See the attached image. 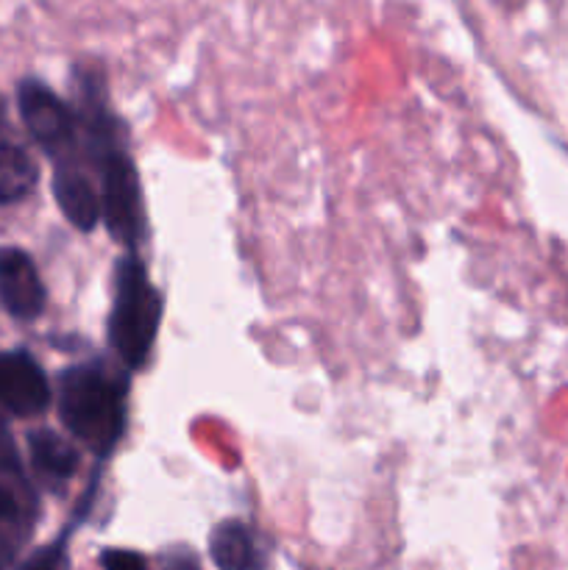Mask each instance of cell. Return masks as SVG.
Here are the masks:
<instances>
[{
  "instance_id": "6da1fadb",
  "label": "cell",
  "mask_w": 568,
  "mask_h": 570,
  "mask_svg": "<svg viewBox=\"0 0 568 570\" xmlns=\"http://www.w3.org/2000/svg\"><path fill=\"white\" fill-rule=\"evenodd\" d=\"M59 415L72 438L106 456L126 432V387L100 365L67 367L59 376Z\"/></svg>"
},
{
  "instance_id": "7a4b0ae2",
  "label": "cell",
  "mask_w": 568,
  "mask_h": 570,
  "mask_svg": "<svg viewBox=\"0 0 568 570\" xmlns=\"http://www.w3.org/2000/svg\"><path fill=\"white\" fill-rule=\"evenodd\" d=\"M161 321V295L150 284L137 256L120 259L115 273V306L109 315V343L128 371H143Z\"/></svg>"
},
{
  "instance_id": "5b68a950",
  "label": "cell",
  "mask_w": 568,
  "mask_h": 570,
  "mask_svg": "<svg viewBox=\"0 0 568 570\" xmlns=\"http://www.w3.org/2000/svg\"><path fill=\"white\" fill-rule=\"evenodd\" d=\"M50 406V384L33 356L0 351V410L14 417H39Z\"/></svg>"
},
{
  "instance_id": "4fadbf2b",
  "label": "cell",
  "mask_w": 568,
  "mask_h": 570,
  "mask_svg": "<svg viewBox=\"0 0 568 570\" xmlns=\"http://www.w3.org/2000/svg\"><path fill=\"white\" fill-rule=\"evenodd\" d=\"M6 473H9V476L20 473V456H17L14 440H11L9 429L0 421V476H6Z\"/></svg>"
},
{
  "instance_id": "2e32d148",
  "label": "cell",
  "mask_w": 568,
  "mask_h": 570,
  "mask_svg": "<svg viewBox=\"0 0 568 570\" xmlns=\"http://www.w3.org/2000/svg\"><path fill=\"white\" fill-rule=\"evenodd\" d=\"M14 551H17V543L11 538H6L3 532H0V570L9 566L11 560H14Z\"/></svg>"
},
{
  "instance_id": "9a60e30c",
  "label": "cell",
  "mask_w": 568,
  "mask_h": 570,
  "mask_svg": "<svg viewBox=\"0 0 568 570\" xmlns=\"http://www.w3.org/2000/svg\"><path fill=\"white\" fill-rule=\"evenodd\" d=\"M17 518V499L6 488H0V532Z\"/></svg>"
},
{
  "instance_id": "8fae6325",
  "label": "cell",
  "mask_w": 568,
  "mask_h": 570,
  "mask_svg": "<svg viewBox=\"0 0 568 570\" xmlns=\"http://www.w3.org/2000/svg\"><path fill=\"white\" fill-rule=\"evenodd\" d=\"M100 566H104V570H148L143 554L126 549L104 551V554H100Z\"/></svg>"
},
{
  "instance_id": "e0dca14e",
  "label": "cell",
  "mask_w": 568,
  "mask_h": 570,
  "mask_svg": "<svg viewBox=\"0 0 568 570\" xmlns=\"http://www.w3.org/2000/svg\"><path fill=\"white\" fill-rule=\"evenodd\" d=\"M0 122H3V109H0Z\"/></svg>"
},
{
  "instance_id": "8992f818",
  "label": "cell",
  "mask_w": 568,
  "mask_h": 570,
  "mask_svg": "<svg viewBox=\"0 0 568 570\" xmlns=\"http://www.w3.org/2000/svg\"><path fill=\"white\" fill-rule=\"evenodd\" d=\"M0 304L17 321H33L42 315V278L26 250L0 248Z\"/></svg>"
},
{
  "instance_id": "52a82bcc",
  "label": "cell",
  "mask_w": 568,
  "mask_h": 570,
  "mask_svg": "<svg viewBox=\"0 0 568 570\" xmlns=\"http://www.w3.org/2000/svg\"><path fill=\"white\" fill-rule=\"evenodd\" d=\"M53 195L59 209L78 232H92L100 220V195L84 176L81 167L61 161L53 173Z\"/></svg>"
},
{
  "instance_id": "7c38bea8",
  "label": "cell",
  "mask_w": 568,
  "mask_h": 570,
  "mask_svg": "<svg viewBox=\"0 0 568 570\" xmlns=\"http://www.w3.org/2000/svg\"><path fill=\"white\" fill-rule=\"evenodd\" d=\"M61 562H65V543H56L48 549H39L17 570H61Z\"/></svg>"
},
{
  "instance_id": "ba28073f",
  "label": "cell",
  "mask_w": 568,
  "mask_h": 570,
  "mask_svg": "<svg viewBox=\"0 0 568 570\" xmlns=\"http://www.w3.org/2000/svg\"><path fill=\"white\" fill-rule=\"evenodd\" d=\"M209 554L221 570H262L265 560L245 523L223 521L212 529Z\"/></svg>"
},
{
  "instance_id": "277c9868",
  "label": "cell",
  "mask_w": 568,
  "mask_h": 570,
  "mask_svg": "<svg viewBox=\"0 0 568 570\" xmlns=\"http://www.w3.org/2000/svg\"><path fill=\"white\" fill-rule=\"evenodd\" d=\"M17 98H20L22 122L28 134L42 145L45 154H67L76 142V115L67 109L65 100L37 81L22 83Z\"/></svg>"
},
{
  "instance_id": "9c48e42d",
  "label": "cell",
  "mask_w": 568,
  "mask_h": 570,
  "mask_svg": "<svg viewBox=\"0 0 568 570\" xmlns=\"http://www.w3.org/2000/svg\"><path fill=\"white\" fill-rule=\"evenodd\" d=\"M28 451L31 462L48 482H67L78 471V449L67 443L53 429H37L28 434Z\"/></svg>"
},
{
  "instance_id": "3957f363",
  "label": "cell",
  "mask_w": 568,
  "mask_h": 570,
  "mask_svg": "<svg viewBox=\"0 0 568 570\" xmlns=\"http://www.w3.org/2000/svg\"><path fill=\"white\" fill-rule=\"evenodd\" d=\"M95 159L100 167V217L117 243L137 248L145 237V215L134 161L115 148L111 137L95 142Z\"/></svg>"
},
{
  "instance_id": "5bb4252c",
  "label": "cell",
  "mask_w": 568,
  "mask_h": 570,
  "mask_svg": "<svg viewBox=\"0 0 568 570\" xmlns=\"http://www.w3.org/2000/svg\"><path fill=\"white\" fill-rule=\"evenodd\" d=\"M161 570H200V566L189 549H170L161 554Z\"/></svg>"
},
{
  "instance_id": "30bf717a",
  "label": "cell",
  "mask_w": 568,
  "mask_h": 570,
  "mask_svg": "<svg viewBox=\"0 0 568 570\" xmlns=\"http://www.w3.org/2000/svg\"><path fill=\"white\" fill-rule=\"evenodd\" d=\"M37 187V165L14 142H0V204H17Z\"/></svg>"
}]
</instances>
